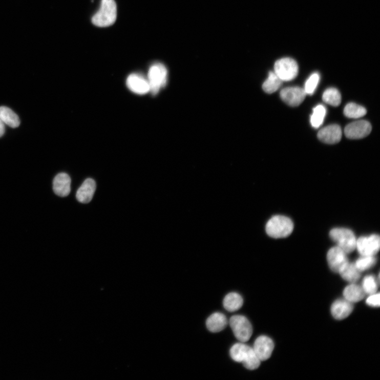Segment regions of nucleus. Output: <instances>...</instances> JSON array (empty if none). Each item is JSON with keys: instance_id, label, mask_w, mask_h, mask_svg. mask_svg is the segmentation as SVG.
Wrapping results in <instances>:
<instances>
[{"instance_id": "nucleus-1", "label": "nucleus", "mask_w": 380, "mask_h": 380, "mask_svg": "<svg viewBox=\"0 0 380 380\" xmlns=\"http://www.w3.org/2000/svg\"><path fill=\"white\" fill-rule=\"evenodd\" d=\"M233 360L242 363L246 369L254 370L261 365V360L256 355L253 348L244 343H236L230 350Z\"/></svg>"}, {"instance_id": "nucleus-2", "label": "nucleus", "mask_w": 380, "mask_h": 380, "mask_svg": "<svg viewBox=\"0 0 380 380\" xmlns=\"http://www.w3.org/2000/svg\"><path fill=\"white\" fill-rule=\"evenodd\" d=\"M117 18V6L114 0H101L98 11L92 18L93 24L98 27L113 25Z\"/></svg>"}, {"instance_id": "nucleus-3", "label": "nucleus", "mask_w": 380, "mask_h": 380, "mask_svg": "<svg viewBox=\"0 0 380 380\" xmlns=\"http://www.w3.org/2000/svg\"><path fill=\"white\" fill-rule=\"evenodd\" d=\"M293 229V223L289 218L283 216L272 217L267 223V235L273 238H283L289 236Z\"/></svg>"}, {"instance_id": "nucleus-4", "label": "nucleus", "mask_w": 380, "mask_h": 380, "mask_svg": "<svg viewBox=\"0 0 380 380\" xmlns=\"http://www.w3.org/2000/svg\"><path fill=\"white\" fill-rule=\"evenodd\" d=\"M167 75V69L162 64L156 63L150 67L147 80L150 85V92L153 95L158 94L161 89L166 85Z\"/></svg>"}, {"instance_id": "nucleus-5", "label": "nucleus", "mask_w": 380, "mask_h": 380, "mask_svg": "<svg viewBox=\"0 0 380 380\" xmlns=\"http://www.w3.org/2000/svg\"><path fill=\"white\" fill-rule=\"evenodd\" d=\"M331 238L336 243L337 246L347 254L356 249V239L353 232L346 228H335L330 233Z\"/></svg>"}, {"instance_id": "nucleus-6", "label": "nucleus", "mask_w": 380, "mask_h": 380, "mask_svg": "<svg viewBox=\"0 0 380 380\" xmlns=\"http://www.w3.org/2000/svg\"><path fill=\"white\" fill-rule=\"evenodd\" d=\"M229 324L235 337L241 342H246L252 335L253 329L249 320L242 315H235L229 320Z\"/></svg>"}, {"instance_id": "nucleus-7", "label": "nucleus", "mask_w": 380, "mask_h": 380, "mask_svg": "<svg viewBox=\"0 0 380 380\" xmlns=\"http://www.w3.org/2000/svg\"><path fill=\"white\" fill-rule=\"evenodd\" d=\"M275 73L283 81L294 79L299 73V66L295 60L290 58H282L275 64Z\"/></svg>"}, {"instance_id": "nucleus-8", "label": "nucleus", "mask_w": 380, "mask_h": 380, "mask_svg": "<svg viewBox=\"0 0 380 380\" xmlns=\"http://www.w3.org/2000/svg\"><path fill=\"white\" fill-rule=\"evenodd\" d=\"M379 247L380 239L377 235L361 237L356 240V248L361 256H374Z\"/></svg>"}, {"instance_id": "nucleus-9", "label": "nucleus", "mask_w": 380, "mask_h": 380, "mask_svg": "<svg viewBox=\"0 0 380 380\" xmlns=\"http://www.w3.org/2000/svg\"><path fill=\"white\" fill-rule=\"evenodd\" d=\"M372 131L371 124L361 120L349 124L344 129V134L348 139H360L368 136Z\"/></svg>"}, {"instance_id": "nucleus-10", "label": "nucleus", "mask_w": 380, "mask_h": 380, "mask_svg": "<svg viewBox=\"0 0 380 380\" xmlns=\"http://www.w3.org/2000/svg\"><path fill=\"white\" fill-rule=\"evenodd\" d=\"M347 254L339 247L330 249L327 255L328 264L332 270L339 272L349 263Z\"/></svg>"}, {"instance_id": "nucleus-11", "label": "nucleus", "mask_w": 380, "mask_h": 380, "mask_svg": "<svg viewBox=\"0 0 380 380\" xmlns=\"http://www.w3.org/2000/svg\"><path fill=\"white\" fill-rule=\"evenodd\" d=\"M306 95L304 89L299 87L287 88L282 90L280 93L282 99L291 107L301 105Z\"/></svg>"}, {"instance_id": "nucleus-12", "label": "nucleus", "mask_w": 380, "mask_h": 380, "mask_svg": "<svg viewBox=\"0 0 380 380\" xmlns=\"http://www.w3.org/2000/svg\"><path fill=\"white\" fill-rule=\"evenodd\" d=\"M274 349L272 340L266 336H261L255 341L254 345V351L261 361H264L269 358Z\"/></svg>"}, {"instance_id": "nucleus-13", "label": "nucleus", "mask_w": 380, "mask_h": 380, "mask_svg": "<svg viewBox=\"0 0 380 380\" xmlns=\"http://www.w3.org/2000/svg\"><path fill=\"white\" fill-rule=\"evenodd\" d=\"M128 89L138 95H145L150 92V85L147 79L139 74H132L126 80Z\"/></svg>"}, {"instance_id": "nucleus-14", "label": "nucleus", "mask_w": 380, "mask_h": 380, "mask_svg": "<svg viewBox=\"0 0 380 380\" xmlns=\"http://www.w3.org/2000/svg\"><path fill=\"white\" fill-rule=\"evenodd\" d=\"M342 135L341 128L337 124L326 126L321 129L318 134L319 139L322 142L328 144H335L339 143L341 140Z\"/></svg>"}, {"instance_id": "nucleus-15", "label": "nucleus", "mask_w": 380, "mask_h": 380, "mask_svg": "<svg viewBox=\"0 0 380 380\" xmlns=\"http://www.w3.org/2000/svg\"><path fill=\"white\" fill-rule=\"evenodd\" d=\"M71 177L66 173L57 175L53 181V189L55 194L60 197L68 196L71 191Z\"/></svg>"}, {"instance_id": "nucleus-16", "label": "nucleus", "mask_w": 380, "mask_h": 380, "mask_svg": "<svg viewBox=\"0 0 380 380\" xmlns=\"http://www.w3.org/2000/svg\"><path fill=\"white\" fill-rule=\"evenodd\" d=\"M96 188V184L93 179H86L78 189L76 194L77 200L82 203L90 202L94 197Z\"/></svg>"}, {"instance_id": "nucleus-17", "label": "nucleus", "mask_w": 380, "mask_h": 380, "mask_svg": "<svg viewBox=\"0 0 380 380\" xmlns=\"http://www.w3.org/2000/svg\"><path fill=\"white\" fill-rule=\"evenodd\" d=\"M353 305L347 300H338L331 306V313L336 320H342L348 318L352 312Z\"/></svg>"}, {"instance_id": "nucleus-18", "label": "nucleus", "mask_w": 380, "mask_h": 380, "mask_svg": "<svg viewBox=\"0 0 380 380\" xmlns=\"http://www.w3.org/2000/svg\"><path fill=\"white\" fill-rule=\"evenodd\" d=\"M228 323V320L225 315L221 313H215L207 319L206 325L210 332L218 333L225 329Z\"/></svg>"}, {"instance_id": "nucleus-19", "label": "nucleus", "mask_w": 380, "mask_h": 380, "mask_svg": "<svg viewBox=\"0 0 380 380\" xmlns=\"http://www.w3.org/2000/svg\"><path fill=\"white\" fill-rule=\"evenodd\" d=\"M366 294L362 286L354 283L348 286L343 291L344 299L352 303L361 301L364 299Z\"/></svg>"}, {"instance_id": "nucleus-20", "label": "nucleus", "mask_w": 380, "mask_h": 380, "mask_svg": "<svg viewBox=\"0 0 380 380\" xmlns=\"http://www.w3.org/2000/svg\"><path fill=\"white\" fill-rule=\"evenodd\" d=\"M0 119L5 124L12 128H18L20 124L19 117L12 110L6 107H0Z\"/></svg>"}, {"instance_id": "nucleus-21", "label": "nucleus", "mask_w": 380, "mask_h": 380, "mask_svg": "<svg viewBox=\"0 0 380 380\" xmlns=\"http://www.w3.org/2000/svg\"><path fill=\"white\" fill-rule=\"evenodd\" d=\"M223 306L228 312H234L239 310L244 303L243 298L237 292H230L224 298Z\"/></svg>"}, {"instance_id": "nucleus-22", "label": "nucleus", "mask_w": 380, "mask_h": 380, "mask_svg": "<svg viewBox=\"0 0 380 380\" xmlns=\"http://www.w3.org/2000/svg\"><path fill=\"white\" fill-rule=\"evenodd\" d=\"M360 272L354 264L349 262L342 268L339 273L344 280L351 283H355L360 278Z\"/></svg>"}, {"instance_id": "nucleus-23", "label": "nucleus", "mask_w": 380, "mask_h": 380, "mask_svg": "<svg viewBox=\"0 0 380 380\" xmlns=\"http://www.w3.org/2000/svg\"><path fill=\"white\" fill-rule=\"evenodd\" d=\"M282 82L275 73L270 72L267 79L263 83V90L268 94H272L280 89Z\"/></svg>"}, {"instance_id": "nucleus-24", "label": "nucleus", "mask_w": 380, "mask_h": 380, "mask_svg": "<svg viewBox=\"0 0 380 380\" xmlns=\"http://www.w3.org/2000/svg\"><path fill=\"white\" fill-rule=\"evenodd\" d=\"M367 112L366 109L355 103H349L345 106L344 114L345 116L350 118H358L365 116Z\"/></svg>"}, {"instance_id": "nucleus-25", "label": "nucleus", "mask_w": 380, "mask_h": 380, "mask_svg": "<svg viewBox=\"0 0 380 380\" xmlns=\"http://www.w3.org/2000/svg\"><path fill=\"white\" fill-rule=\"evenodd\" d=\"M323 100L332 107H337L341 102V95L340 92L335 88L326 90L322 96Z\"/></svg>"}, {"instance_id": "nucleus-26", "label": "nucleus", "mask_w": 380, "mask_h": 380, "mask_svg": "<svg viewBox=\"0 0 380 380\" xmlns=\"http://www.w3.org/2000/svg\"><path fill=\"white\" fill-rule=\"evenodd\" d=\"M326 110L322 105H319L313 109V113L310 117V123L312 126L318 129L323 123Z\"/></svg>"}, {"instance_id": "nucleus-27", "label": "nucleus", "mask_w": 380, "mask_h": 380, "mask_svg": "<svg viewBox=\"0 0 380 380\" xmlns=\"http://www.w3.org/2000/svg\"><path fill=\"white\" fill-rule=\"evenodd\" d=\"M376 263L374 256H362L354 263L356 268L360 271H365L371 268Z\"/></svg>"}, {"instance_id": "nucleus-28", "label": "nucleus", "mask_w": 380, "mask_h": 380, "mask_svg": "<svg viewBox=\"0 0 380 380\" xmlns=\"http://www.w3.org/2000/svg\"><path fill=\"white\" fill-rule=\"evenodd\" d=\"M362 287L366 293L371 295L376 293L378 288V283L373 276L369 275L363 280Z\"/></svg>"}, {"instance_id": "nucleus-29", "label": "nucleus", "mask_w": 380, "mask_h": 380, "mask_svg": "<svg viewBox=\"0 0 380 380\" xmlns=\"http://www.w3.org/2000/svg\"><path fill=\"white\" fill-rule=\"evenodd\" d=\"M320 80V75L315 73L311 75L305 83L304 90L306 94L313 95L314 93Z\"/></svg>"}, {"instance_id": "nucleus-30", "label": "nucleus", "mask_w": 380, "mask_h": 380, "mask_svg": "<svg viewBox=\"0 0 380 380\" xmlns=\"http://www.w3.org/2000/svg\"><path fill=\"white\" fill-rule=\"evenodd\" d=\"M367 304L374 307H378L379 306V293H374L370 295L366 301Z\"/></svg>"}, {"instance_id": "nucleus-31", "label": "nucleus", "mask_w": 380, "mask_h": 380, "mask_svg": "<svg viewBox=\"0 0 380 380\" xmlns=\"http://www.w3.org/2000/svg\"><path fill=\"white\" fill-rule=\"evenodd\" d=\"M5 133V124L0 119V137H2Z\"/></svg>"}]
</instances>
